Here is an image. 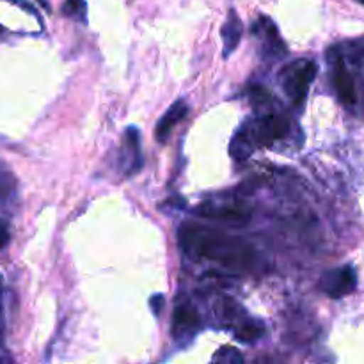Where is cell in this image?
Wrapping results in <instances>:
<instances>
[{
    "label": "cell",
    "instance_id": "obj_1",
    "mask_svg": "<svg viewBox=\"0 0 364 364\" xmlns=\"http://www.w3.org/2000/svg\"><path fill=\"white\" fill-rule=\"evenodd\" d=\"M178 244L191 258L242 272L255 269L259 259L256 247L245 238L198 223L181 224L178 230Z\"/></svg>",
    "mask_w": 364,
    "mask_h": 364
},
{
    "label": "cell",
    "instance_id": "obj_11",
    "mask_svg": "<svg viewBox=\"0 0 364 364\" xmlns=\"http://www.w3.org/2000/svg\"><path fill=\"white\" fill-rule=\"evenodd\" d=\"M124 149L130 155V162L127 164V176H134L142 169V155H141V134L135 127L127 128L124 132Z\"/></svg>",
    "mask_w": 364,
    "mask_h": 364
},
{
    "label": "cell",
    "instance_id": "obj_5",
    "mask_svg": "<svg viewBox=\"0 0 364 364\" xmlns=\"http://www.w3.org/2000/svg\"><path fill=\"white\" fill-rule=\"evenodd\" d=\"M196 215L206 220H217V223L244 226L251 219L252 210L247 203L240 201V199H231V201H206L201 203L196 208Z\"/></svg>",
    "mask_w": 364,
    "mask_h": 364
},
{
    "label": "cell",
    "instance_id": "obj_3",
    "mask_svg": "<svg viewBox=\"0 0 364 364\" xmlns=\"http://www.w3.org/2000/svg\"><path fill=\"white\" fill-rule=\"evenodd\" d=\"M318 68L316 63L308 59H299L295 63L288 64L283 71L279 73L281 84H283L284 92L290 98L297 109L304 107L306 98H308V91L311 87L313 80H315Z\"/></svg>",
    "mask_w": 364,
    "mask_h": 364
},
{
    "label": "cell",
    "instance_id": "obj_13",
    "mask_svg": "<svg viewBox=\"0 0 364 364\" xmlns=\"http://www.w3.org/2000/svg\"><path fill=\"white\" fill-rule=\"evenodd\" d=\"M16 194V178L13 171L0 162V203H7Z\"/></svg>",
    "mask_w": 364,
    "mask_h": 364
},
{
    "label": "cell",
    "instance_id": "obj_8",
    "mask_svg": "<svg viewBox=\"0 0 364 364\" xmlns=\"http://www.w3.org/2000/svg\"><path fill=\"white\" fill-rule=\"evenodd\" d=\"M251 31L262 41V53L265 55V59L276 60L287 53V46H284L283 39H281L279 31H277L276 23L270 18L259 16L258 21L252 25Z\"/></svg>",
    "mask_w": 364,
    "mask_h": 364
},
{
    "label": "cell",
    "instance_id": "obj_15",
    "mask_svg": "<svg viewBox=\"0 0 364 364\" xmlns=\"http://www.w3.org/2000/svg\"><path fill=\"white\" fill-rule=\"evenodd\" d=\"M63 13L70 18L85 21V2L84 0H66L63 6Z\"/></svg>",
    "mask_w": 364,
    "mask_h": 364
},
{
    "label": "cell",
    "instance_id": "obj_7",
    "mask_svg": "<svg viewBox=\"0 0 364 364\" xmlns=\"http://www.w3.org/2000/svg\"><path fill=\"white\" fill-rule=\"evenodd\" d=\"M358 287V274H355L354 267L345 265L340 269H334L331 272L323 274L320 288L323 294L329 295L331 299H341L350 295Z\"/></svg>",
    "mask_w": 364,
    "mask_h": 364
},
{
    "label": "cell",
    "instance_id": "obj_12",
    "mask_svg": "<svg viewBox=\"0 0 364 364\" xmlns=\"http://www.w3.org/2000/svg\"><path fill=\"white\" fill-rule=\"evenodd\" d=\"M263 334H265V326L258 320L244 318L235 327V338L240 343H256L258 340H262Z\"/></svg>",
    "mask_w": 364,
    "mask_h": 364
},
{
    "label": "cell",
    "instance_id": "obj_18",
    "mask_svg": "<svg viewBox=\"0 0 364 364\" xmlns=\"http://www.w3.org/2000/svg\"><path fill=\"white\" fill-rule=\"evenodd\" d=\"M149 304H151V311L159 316L160 313H162L164 304H166V299H164V295H153L151 301H149Z\"/></svg>",
    "mask_w": 364,
    "mask_h": 364
},
{
    "label": "cell",
    "instance_id": "obj_16",
    "mask_svg": "<svg viewBox=\"0 0 364 364\" xmlns=\"http://www.w3.org/2000/svg\"><path fill=\"white\" fill-rule=\"evenodd\" d=\"M213 359H215V361H224V363H242L244 361V358H242L240 352L235 350V348H231V347L220 348V350L213 355Z\"/></svg>",
    "mask_w": 364,
    "mask_h": 364
},
{
    "label": "cell",
    "instance_id": "obj_6",
    "mask_svg": "<svg viewBox=\"0 0 364 364\" xmlns=\"http://www.w3.org/2000/svg\"><path fill=\"white\" fill-rule=\"evenodd\" d=\"M199 329H201V316H199L196 306L187 299L178 301L174 306L173 326H171V334H173L174 341L178 345H188Z\"/></svg>",
    "mask_w": 364,
    "mask_h": 364
},
{
    "label": "cell",
    "instance_id": "obj_4",
    "mask_svg": "<svg viewBox=\"0 0 364 364\" xmlns=\"http://www.w3.org/2000/svg\"><path fill=\"white\" fill-rule=\"evenodd\" d=\"M290 117L284 116V114H267V116L258 117L251 123H245L242 128L249 135L256 149L265 148V146L284 139L290 134Z\"/></svg>",
    "mask_w": 364,
    "mask_h": 364
},
{
    "label": "cell",
    "instance_id": "obj_19",
    "mask_svg": "<svg viewBox=\"0 0 364 364\" xmlns=\"http://www.w3.org/2000/svg\"><path fill=\"white\" fill-rule=\"evenodd\" d=\"M358 2H361V4H364V0H358Z\"/></svg>",
    "mask_w": 364,
    "mask_h": 364
},
{
    "label": "cell",
    "instance_id": "obj_9",
    "mask_svg": "<svg viewBox=\"0 0 364 364\" xmlns=\"http://www.w3.org/2000/svg\"><path fill=\"white\" fill-rule=\"evenodd\" d=\"M187 114H188L187 102H185V100H176V102L167 109V112L160 117L159 123H156V128H155L156 141L164 144V142L169 139L171 132L174 130V127H176L178 123H181V121L187 117Z\"/></svg>",
    "mask_w": 364,
    "mask_h": 364
},
{
    "label": "cell",
    "instance_id": "obj_2",
    "mask_svg": "<svg viewBox=\"0 0 364 364\" xmlns=\"http://www.w3.org/2000/svg\"><path fill=\"white\" fill-rule=\"evenodd\" d=\"M331 60V78H333L334 91L341 105L348 110H355L361 105V89L359 80L361 77L350 70V63L340 48L329 50Z\"/></svg>",
    "mask_w": 364,
    "mask_h": 364
},
{
    "label": "cell",
    "instance_id": "obj_17",
    "mask_svg": "<svg viewBox=\"0 0 364 364\" xmlns=\"http://www.w3.org/2000/svg\"><path fill=\"white\" fill-rule=\"evenodd\" d=\"M11 240V233H9V226H7L6 220L0 219V251L7 247Z\"/></svg>",
    "mask_w": 364,
    "mask_h": 364
},
{
    "label": "cell",
    "instance_id": "obj_14",
    "mask_svg": "<svg viewBox=\"0 0 364 364\" xmlns=\"http://www.w3.org/2000/svg\"><path fill=\"white\" fill-rule=\"evenodd\" d=\"M249 100L255 107H263V105H269L272 102V95H270L269 89H265L263 85H252L249 89Z\"/></svg>",
    "mask_w": 364,
    "mask_h": 364
},
{
    "label": "cell",
    "instance_id": "obj_10",
    "mask_svg": "<svg viewBox=\"0 0 364 364\" xmlns=\"http://www.w3.org/2000/svg\"><path fill=\"white\" fill-rule=\"evenodd\" d=\"M242 34H244V25H242L240 16L237 14V11L230 9L228 13L226 21L223 25V43H224V57H230L231 53L237 50V46L240 45Z\"/></svg>",
    "mask_w": 364,
    "mask_h": 364
}]
</instances>
